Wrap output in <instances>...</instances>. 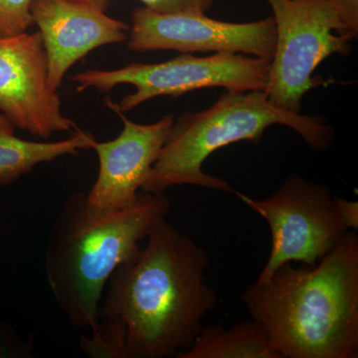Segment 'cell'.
Instances as JSON below:
<instances>
[{"mask_svg":"<svg viewBox=\"0 0 358 358\" xmlns=\"http://www.w3.org/2000/svg\"><path fill=\"white\" fill-rule=\"evenodd\" d=\"M275 45L265 93L280 109L301 113L303 96L324 80L313 73L334 54L348 56L355 39L336 0H266Z\"/></svg>","mask_w":358,"mask_h":358,"instance_id":"obj_5","label":"cell"},{"mask_svg":"<svg viewBox=\"0 0 358 358\" xmlns=\"http://www.w3.org/2000/svg\"><path fill=\"white\" fill-rule=\"evenodd\" d=\"M34 0H0V36L27 32L33 25Z\"/></svg>","mask_w":358,"mask_h":358,"instance_id":"obj_15","label":"cell"},{"mask_svg":"<svg viewBox=\"0 0 358 358\" xmlns=\"http://www.w3.org/2000/svg\"><path fill=\"white\" fill-rule=\"evenodd\" d=\"M90 3L93 4L99 8L102 9L103 11H107L108 7H109L110 0H86Z\"/></svg>","mask_w":358,"mask_h":358,"instance_id":"obj_19","label":"cell"},{"mask_svg":"<svg viewBox=\"0 0 358 358\" xmlns=\"http://www.w3.org/2000/svg\"><path fill=\"white\" fill-rule=\"evenodd\" d=\"M243 203L270 226V256L256 282H264L285 263L315 267L341 241L348 228L339 217L329 188L296 174L285 179L277 192L256 200L235 192Z\"/></svg>","mask_w":358,"mask_h":358,"instance_id":"obj_7","label":"cell"},{"mask_svg":"<svg viewBox=\"0 0 358 358\" xmlns=\"http://www.w3.org/2000/svg\"><path fill=\"white\" fill-rule=\"evenodd\" d=\"M105 103L119 115L122 129L114 140H95L92 143L99 159V173L87 196L98 208L115 211L126 208L138 199L166 143L174 117L166 115L152 124H138L117 110L110 99H106Z\"/></svg>","mask_w":358,"mask_h":358,"instance_id":"obj_10","label":"cell"},{"mask_svg":"<svg viewBox=\"0 0 358 358\" xmlns=\"http://www.w3.org/2000/svg\"><path fill=\"white\" fill-rule=\"evenodd\" d=\"M178 358H282L271 345L262 324L253 319L225 329L202 327L193 345Z\"/></svg>","mask_w":358,"mask_h":358,"instance_id":"obj_13","label":"cell"},{"mask_svg":"<svg viewBox=\"0 0 358 358\" xmlns=\"http://www.w3.org/2000/svg\"><path fill=\"white\" fill-rule=\"evenodd\" d=\"M348 29L357 39L358 35V0H336Z\"/></svg>","mask_w":358,"mask_h":358,"instance_id":"obj_18","label":"cell"},{"mask_svg":"<svg viewBox=\"0 0 358 358\" xmlns=\"http://www.w3.org/2000/svg\"><path fill=\"white\" fill-rule=\"evenodd\" d=\"M0 112L16 129L42 138L79 129L63 113L60 96L49 84L38 31L0 36Z\"/></svg>","mask_w":358,"mask_h":358,"instance_id":"obj_9","label":"cell"},{"mask_svg":"<svg viewBox=\"0 0 358 358\" xmlns=\"http://www.w3.org/2000/svg\"><path fill=\"white\" fill-rule=\"evenodd\" d=\"M157 13H206L215 0H138Z\"/></svg>","mask_w":358,"mask_h":358,"instance_id":"obj_16","label":"cell"},{"mask_svg":"<svg viewBox=\"0 0 358 358\" xmlns=\"http://www.w3.org/2000/svg\"><path fill=\"white\" fill-rule=\"evenodd\" d=\"M275 124L293 129L317 152L327 150L333 143L334 129L320 115L280 109L264 91H227L208 109L185 113L174 121L141 190L159 194L173 186L195 185L235 193L223 179L205 173L204 162L232 143H258Z\"/></svg>","mask_w":358,"mask_h":358,"instance_id":"obj_4","label":"cell"},{"mask_svg":"<svg viewBox=\"0 0 358 358\" xmlns=\"http://www.w3.org/2000/svg\"><path fill=\"white\" fill-rule=\"evenodd\" d=\"M171 209L164 193L141 190L133 204L115 211L98 208L84 192L66 199L47 238L45 272L54 300L72 326H96L110 275Z\"/></svg>","mask_w":358,"mask_h":358,"instance_id":"obj_3","label":"cell"},{"mask_svg":"<svg viewBox=\"0 0 358 358\" xmlns=\"http://www.w3.org/2000/svg\"><path fill=\"white\" fill-rule=\"evenodd\" d=\"M271 59L235 53L205 57L183 53L166 62L133 63L114 70H88L73 75L77 92H109L117 85H133L136 91L115 107L122 113L159 96L178 98L197 90L223 88L229 92L265 91Z\"/></svg>","mask_w":358,"mask_h":358,"instance_id":"obj_6","label":"cell"},{"mask_svg":"<svg viewBox=\"0 0 358 358\" xmlns=\"http://www.w3.org/2000/svg\"><path fill=\"white\" fill-rule=\"evenodd\" d=\"M241 301L282 358L357 357V231L315 267L282 264Z\"/></svg>","mask_w":358,"mask_h":358,"instance_id":"obj_2","label":"cell"},{"mask_svg":"<svg viewBox=\"0 0 358 358\" xmlns=\"http://www.w3.org/2000/svg\"><path fill=\"white\" fill-rule=\"evenodd\" d=\"M31 15L46 52L49 84L56 92L70 68L90 52L128 39L127 23L86 0H34Z\"/></svg>","mask_w":358,"mask_h":358,"instance_id":"obj_11","label":"cell"},{"mask_svg":"<svg viewBox=\"0 0 358 358\" xmlns=\"http://www.w3.org/2000/svg\"><path fill=\"white\" fill-rule=\"evenodd\" d=\"M334 200L339 217H341L348 230L357 231L358 202L341 199L336 195L334 196Z\"/></svg>","mask_w":358,"mask_h":358,"instance_id":"obj_17","label":"cell"},{"mask_svg":"<svg viewBox=\"0 0 358 358\" xmlns=\"http://www.w3.org/2000/svg\"><path fill=\"white\" fill-rule=\"evenodd\" d=\"M145 240L110 275L98 317L121 320L128 358L178 357L217 305V294L204 282L210 260L166 218Z\"/></svg>","mask_w":358,"mask_h":358,"instance_id":"obj_1","label":"cell"},{"mask_svg":"<svg viewBox=\"0 0 358 358\" xmlns=\"http://www.w3.org/2000/svg\"><path fill=\"white\" fill-rule=\"evenodd\" d=\"M15 126L0 112V186H7L30 173L34 167L65 155H76L91 148L95 138L78 129L67 140L43 143L15 136Z\"/></svg>","mask_w":358,"mask_h":358,"instance_id":"obj_12","label":"cell"},{"mask_svg":"<svg viewBox=\"0 0 358 358\" xmlns=\"http://www.w3.org/2000/svg\"><path fill=\"white\" fill-rule=\"evenodd\" d=\"M80 348L89 357L128 358L124 324L115 317L99 319L91 336L80 338Z\"/></svg>","mask_w":358,"mask_h":358,"instance_id":"obj_14","label":"cell"},{"mask_svg":"<svg viewBox=\"0 0 358 358\" xmlns=\"http://www.w3.org/2000/svg\"><path fill=\"white\" fill-rule=\"evenodd\" d=\"M127 43L134 52H212L272 59L275 24L273 17L234 23L213 20L206 13L164 14L138 7L131 14Z\"/></svg>","mask_w":358,"mask_h":358,"instance_id":"obj_8","label":"cell"}]
</instances>
